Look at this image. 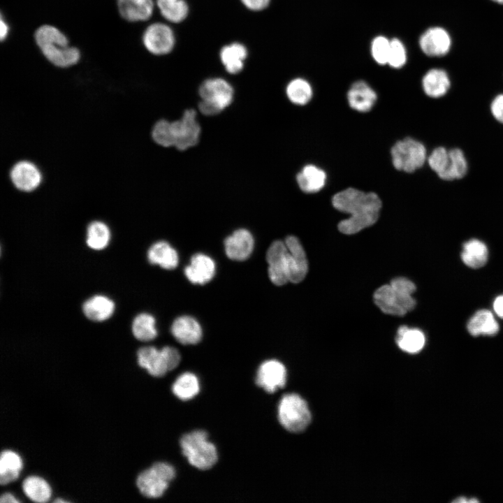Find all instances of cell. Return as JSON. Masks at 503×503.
Masks as SVG:
<instances>
[{"label":"cell","mask_w":503,"mask_h":503,"mask_svg":"<svg viewBox=\"0 0 503 503\" xmlns=\"http://www.w3.org/2000/svg\"><path fill=\"white\" fill-rule=\"evenodd\" d=\"M467 328L468 332L474 337L479 335L493 336L500 329L498 322L493 314L488 309H480L469 319Z\"/></svg>","instance_id":"23"},{"label":"cell","mask_w":503,"mask_h":503,"mask_svg":"<svg viewBox=\"0 0 503 503\" xmlns=\"http://www.w3.org/2000/svg\"><path fill=\"white\" fill-rule=\"evenodd\" d=\"M110 240V231L103 222L94 221L90 223L87 229L86 243L94 250L105 248Z\"/></svg>","instance_id":"34"},{"label":"cell","mask_w":503,"mask_h":503,"mask_svg":"<svg viewBox=\"0 0 503 503\" xmlns=\"http://www.w3.org/2000/svg\"><path fill=\"white\" fill-rule=\"evenodd\" d=\"M268 275L270 281L277 286L289 282V250L285 242L274 241L266 252Z\"/></svg>","instance_id":"10"},{"label":"cell","mask_w":503,"mask_h":503,"mask_svg":"<svg viewBox=\"0 0 503 503\" xmlns=\"http://www.w3.org/2000/svg\"><path fill=\"white\" fill-rule=\"evenodd\" d=\"M152 136L154 140L163 147L175 146V138L171 122L161 119L154 126Z\"/></svg>","instance_id":"40"},{"label":"cell","mask_w":503,"mask_h":503,"mask_svg":"<svg viewBox=\"0 0 503 503\" xmlns=\"http://www.w3.org/2000/svg\"><path fill=\"white\" fill-rule=\"evenodd\" d=\"M286 370L277 360H268L258 369L256 383L268 393H274L286 384Z\"/></svg>","instance_id":"12"},{"label":"cell","mask_w":503,"mask_h":503,"mask_svg":"<svg viewBox=\"0 0 503 503\" xmlns=\"http://www.w3.org/2000/svg\"><path fill=\"white\" fill-rule=\"evenodd\" d=\"M391 48V40L384 36H377L373 38L370 52L371 55L378 64L385 65L388 64V59Z\"/></svg>","instance_id":"41"},{"label":"cell","mask_w":503,"mask_h":503,"mask_svg":"<svg viewBox=\"0 0 503 503\" xmlns=\"http://www.w3.org/2000/svg\"><path fill=\"white\" fill-rule=\"evenodd\" d=\"M487 246L482 241L471 239L464 243L461 252L463 263L471 268L483 267L488 261Z\"/></svg>","instance_id":"27"},{"label":"cell","mask_w":503,"mask_h":503,"mask_svg":"<svg viewBox=\"0 0 503 503\" xmlns=\"http://www.w3.org/2000/svg\"><path fill=\"white\" fill-rule=\"evenodd\" d=\"M289 99L293 103L305 105L312 96L310 84L303 78H295L287 85L286 89Z\"/></svg>","instance_id":"37"},{"label":"cell","mask_w":503,"mask_h":503,"mask_svg":"<svg viewBox=\"0 0 503 503\" xmlns=\"http://www.w3.org/2000/svg\"><path fill=\"white\" fill-rule=\"evenodd\" d=\"M247 55L245 45L238 42L224 45L219 52L220 61L231 74L238 73L242 70Z\"/></svg>","instance_id":"22"},{"label":"cell","mask_w":503,"mask_h":503,"mask_svg":"<svg viewBox=\"0 0 503 503\" xmlns=\"http://www.w3.org/2000/svg\"><path fill=\"white\" fill-rule=\"evenodd\" d=\"M44 57L53 65L66 68L76 64L80 59V50L73 46L53 43L40 48Z\"/></svg>","instance_id":"18"},{"label":"cell","mask_w":503,"mask_h":503,"mask_svg":"<svg viewBox=\"0 0 503 503\" xmlns=\"http://www.w3.org/2000/svg\"><path fill=\"white\" fill-rule=\"evenodd\" d=\"M415 284L409 279L400 277L393 279L389 284L378 288L374 293L376 305L385 314L403 316L411 311L416 300L412 294Z\"/></svg>","instance_id":"2"},{"label":"cell","mask_w":503,"mask_h":503,"mask_svg":"<svg viewBox=\"0 0 503 503\" xmlns=\"http://www.w3.org/2000/svg\"><path fill=\"white\" fill-rule=\"evenodd\" d=\"M449 150L443 147L435 148L428 158V163L431 169L443 179L450 165Z\"/></svg>","instance_id":"39"},{"label":"cell","mask_w":503,"mask_h":503,"mask_svg":"<svg viewBox=\"0 0 503 503\" xmlns=\"http://www.w3.org/2000/svg\"><path fill=\"white\" fill-rule=\"evenodd\" d=\"M0 24H1V31H0V35H1V40L3 41L5 38H6L8 31H9V27L6 21L3 20V15H1V20H0Z\"/></svg>","instance_id":"46"},{"label":"cell","mask_w":503,"mask_h":503,"mask_svg":"<svg viewBox=\"0 0 503 503\" xmlns=\"http://www.w3.org/2000/svg\"><path fill=\"white\" fill-rule=\"evenodd\" d=\"M10 177L13 184L24 191H31L36 189L42 180L38 168L27 161L15 163L12 168Z\"/></svg>","instance_id":"16"},{"label":"cell","mask_w":503,"mask_h":503,"mask_svg":"<svg viewBox=\"0 0 503 503\" xmlns=\"http://www.w3.org/2000/svg\"><path fill=\"white\" fill-rule=\"evenodd\" d=\"M215 268V263L210 256L196 254L191 257L190 264L184 269V273L191 283L205 284L213 278Z\"/></svg>","instance_id":"17"},{"label":"cell","mask_w":503,"mask_h":503,"mask_svg":"<svg viewBox=\"0 0 503 503\" xmlns=\"http://www.w3.org/2000/svg\"><path fill=\"white\" fill-rule=\"evenodd\" d=\"M155 319L147 313L137 315L132 323L131 330L134 337L140 341H151L157 335Z\"/></svg>","instance_id":"35"},{"label":"cell","mask_w":503,"mask_h":503,"mask_svg":"<svg viewBox=\"0 0 503 503\" xmlns=\"http://www.w3.org/2000/svg\"><path fill=\"white\" fill-rule=\"evenodd\" d=\"M34 38L39 48L53 43L69 45L67 36L58 28L50 24L39 27L35 31Z\"/></svg>","instance_id":"36"},{"label":"cell","mask_w":503,"mask_h":503,"mask_svg":"<svg viewBox=\"0 0 503 503\" xmlns=\"http://www.w3.org/2000/svg\"><path fill=\"white\" fill-rule=\"evenodd\" d=\"M0 502L1 503H18L19 501L15 499V497L9 493H5L2 494L0 497Z\"/></svg>","instance_id":"47"},{"label":"cell","mask_w":503,"mask_h":503,"mask_svg":"<svg viewBox=\"0 0 503 503\" xmlns=\"http://www.w3.org/2000/svg\"><path fill=\"white\" fill-rule=\"evenodd\" d=\"M453 502L463 503V502H479V501L476 498H471L467 500L465 497H459L453 501Z\"/></svg>","instance_id":"48"},{"label":"cell","mask_w":503,"mask_h":503,"mask_svg":"<svg viewBox=\"0 0 503 503\" xmlns=\"http://www.w3.org/2000/svg\"><path fill=\"white\" fill-rule=\"evenodd\" d=\"M22 488L24 495L34 502H46L51 496L49 484L40 476H27L24 479Z\"/></svg>","instance_id":"31"},{"label":"cell","mask_w":503,"mask_h":503,"mask_svg":"<svg viewBox=\"0 0 503 503\" xmlns=\"http://www.w3.org/2000/svg\"><path fill=\"white\" fill-rule=\"evenodd\" d=\"M181 356L178 350L170 346L161 349L154 347H144L137 351L138 364L156 377H161L177 367Z\"/></svg>","instance_id":"5"},{"label":"cell","mask_w":503,"mask_h":503,"mask_svg":"<svg viewBox=\"0 0 503 503\" xmlns=\"http://www.w3.org/2000/svg\"><path fill=\"white\" fill-rule=\"evenodd\" d=\"M451 162L443 180L446 181L462 178L467 172V161L463 152L458 148L449 150Z\"/></svg>","instance_id":"38"},{"label":"cell","mask_w":503,"mask_h":503,"mask_svg":"<svg viewBox=\"0 0 503 503\" xmlns=\"http://www.w3.org/2000/svg\"><path fill=\"white\" fill-rule=\"evenodd\" d=\"M332 203L336 210L350 215L338 224L339 231L347 235L355 234L375 224L381 207V201L375 193L354 188L335 194Z\"/></svg>","instance_id":"1"},{"label":"cell","mask_w":503,"mask_h":503,"mask_svg":"<svg viewBox=\"0 0 503 503\" xmlns=\"http://www.w3.org/2000/svg\"><path fill=\"white\" fill-rule=\"evenodd\" d=\"M490 110L494 118L503 124V94L497 96L493 100Z\"/></svg>","instance_id":"43"},{"label":"cell","mask_w":503,"mask_h":503,"mask_svg":"<svg viewBox=\"0 0 503 503\" xmlns=\"http://www.w3.org/2000/svg\"><path fill=\"white\" fill-rule=\"evenodd\" d=\"M326 179L325 172L314 165L305 166L296 177L299 187L306 193L321 190L325 184Z\"/></svg>","instance_id":"29"},{"label":"cell","mask_w":503,"mask_h":503,"mask_svg":"<svg viewBox=\"0 0 503 503\" xmlns=\"http://www.w3.org/2000/svg\"><path fill=\"white\" fill-rule=\"evenodd\" d=\"M493 306L495 314L500 318L503 319V294L496 297Z\"/></svg>","instance_id":"45"},{"label":"cell","mask_w":503,"mask_h":503,"mask_svg":"<svg viewBox=\"0 0 503 503\" xmlns=\"http://www.w3.org/2000/svg\"><path fill=\"white\" fill-rule=\"evenodd\" d=\"M493 1H494L497 3H503V0H493Z\"/></svg>","instance_id":"50"},{"label":"cell","mask_w":503,"mask_h":503,"mask_svg":"<svg viewBox=\"0 0 503 503\" xmlns=\"http://www.w3.org/2000/svg\"><path fill=\"white\" fill-rule=\"evenodd\" d=\"M254 240L252 233L247 229L235 231L224 241L226 256L233 261H245L248 258L254 249Z\"/></svg>","instance_id":"15"},{"label":"cell","mask_w":503,"mask_h":503,"mask_svg":"<svg viewBox=\"0 0 503 503\" xmlns=\"http://www.w3.org/2000/svg\"><path fill=\"white\" fill-rule=\"evenodd\" d=\"M202 101L200 111L205 115H214L228 106L233 99V89L228 82L221 78L205 80L198 89Z\"/></svg>","instance_id":"4"},{"label":"cell","mask_w":503,"mask_h":503,"mask_svg":"<svg viewBox=\"0 0 503 503\" xmlns=\"http://www.w3.org/2000/svg\"><path fill=\"white\" fill-rule=\"evenodd\" d=\"M242 3L249 10L261 11L265 9L270 4V0H240Z\"/></svg>","instance_id":"44"},{"label":"cell","mask_w":503,"mask_h":503,"mask_svg":"<svg viewBox=\"0 0 503 503\" xmlns=\"http://www.w3.org/2000/svg\"><path fill=\"white\" fill-rule=\"evenodd\" d=\"M407 59V50L403 43L397 38L391 39L387 64L392 68H400L406 64Z\"/></svg>","instance_id":"42"},{"label":"cell","mask_w":503,"mask_h":503,"mask_svg":"<svg viewBox=\"0 0 503 503\" xmlns=\"http://www.w3.org/2000/svg\"><path fill=\"white\" fill-rule=\"evenodd\" d=\"M175 476V470L172 465L156 462L138 474L136 486L143 496L158 498L163 495Z\"/></svg>","instance_id":"7"},{"label":"cell","mask_w":503,"mask_h":503,"mask_svg":"<svg viewBox=\"0 0 503 503\" xmlns=\"http://www.w3.org/2000/svg\"><path fill=\"white\" fill-rule=\"evenodd\" d=\"M393 166L399 170L412 173L426 161V150L419 141L407 137L398 141L391 148Z\"/></svg>","instance_id":"8"},{"label":"cell","mask_w":503,"mask_h":503,"mask_svg":"<svg viewBox=\"0 0 503 503\" xmlns=\"http://www.w3.org/2000/svg\"><path fill=\"white\" fill-rule=\"evenodd\" d=\"M171 332L177 341L182 344H196L202 338L199 323L189 316L177 318L172 324Z\"/></svg>","instance_id":"19"},{"label":"cell","mask_w":503,"mask_h":503,"mask_svg":"<svg viewBox=\"0 0 503 503\" xmlns=\"http://www.w3.org/2000/svg\"><path fill=\"white\" fill-rule=\"evenodd\" d=\"M175 138V146L179 150H185L196 145L199 140L201 127L196 120V112L193 109L184 111L180 120L171 122Z\"/></svg>","instance_id":"11"},{"label":"cell","mask_w":503,"mask_h":503,"mask_svg":"<svg viewBox=\"0 0 503 503\" xmlns=\"http://www.w3.org/2000/svg\"><path fill=\"white\" fill-rule=\"evenodd\" d=\"M172 391L181 400L187 401L192 399L200 391L197 377L191 372L182 374L173 384Z\"/></svg>","instance_id":"33"},{"label":"cell","mask_w":503,"mask_h":503,"mask_svg":"<svg viewBox=\"0 0 503 503\" xmlns=\"http://www.w3.org/2000/svg\"><path fill=\"white\" fill-rule=\"evenodd\" d=\"M22 468V461L15 452L5 450L0 455V484L6 485L15 481Z\"/></svg>","instance_id":"30"},{"label":"cell","mask_w":503,"mask_h":503,"mask_svg":"<svg viewBox=\"0 0 503 503\" xmlns=\"http://www.w3.org/2000/svg\"><path fill=\"white\" fill-rule=\"evenodd\" d=\"M350 107L359 112H367L377 100V94L365 81L359 80L352 84L347 92Z\"/></svg>","instance_id":"21"},{"label":"cell","mask_w":503,"mask_h":503,"mask_svg":"<svg viewBox=\"0 0 503 503\" xmlns=\"http://www.w3.org/2000/svg\"><path fill=\"white\" fill-rule=\"evenodd\" d=\"M182 452L189 462L201 470L212 468L218 460L215 446L207 439L203 430H195L184 435L180 442Z\"/></svg>","instance_id":"3"},{"label":"cell","mask_w":503,"mask_h":503,"mask_svg":"<svg viewBox=\"0 0 503 503\" xmlns=\"http://www.w3.org/2000/svg\"><path fill=\"white\" fill-rule=\"evenodd\" d=\"M451 45V37L442 27L429 28L419 38L420 48L429 57H442L446 54Z\"/></svg>","instance_id":"13"},{"label":"cell","mask_w":503,"mask_h":503,"mask_svg":"<svg viewBox=\"0 0 503 503\" xmlns=\"http://www.w3.org/2000/svg\"><path fill=\"white\" fill-rule=\"evenodd\" d=\"M54 503H57V502H66V500H62V499H57V500H54Z\"/></svg>","instance_id":"49"},{"label":"cell","mask_w":503,"mask_h":503,"mask_svg":"<svg viewBox=\"0 0 503 503\" xmlns=\"http://www.w3.org/2000/svg\"><path fill=\"white\" fill-rule=\"evenodd\" d=\"M117 3L121 17L129 22L146 21L154 11L153 0H117Z\"/></svg>","instance_id":"20"},{"label":"cell","mask_w":503,"mask_h":503,"mask_svg":"<svg viewBox=\"0 0 503 503\" xmlns=\"http://www.w3.org/2000/svg\"><path fill=\"white\" fill-rule=\"evenodd\" d=\"M278 419L288 431H304L311 421V414L306 402L296 393L284 395L278 407Z\"/></svg>","instance_id":"6"},{"label":"cell","mask_w":503,"mask_h":503,"mask_svg":"<svg viewBox=\"0 0 503 503\" xmlns=\"http://www.w3.org/2000/svg\"><path fill=\"white\" fill-rule=\"evenodd\" d=\"M85 316L89 320L101 322L109 319L115 310V304L109 298L96 295L87 300L82 306Z\"/></svg>","instance_id":"24"},{"label":"cell","mask_w":503,"mask_h":503,"mask_svg":"<svg viewBox=\"0 0 503 503\" xmlns=\"http://www.w3.org/2000/svg\"><path fill=\"white\" fill-rule=\"evenodd\" d=\"M450 85L447 73L440 68L429 70L422 80L424 92L432 98H439L446 94L449 89Z\"/></svg>","instance_id":"26"},{"label":"cell","mask_w":503,"mask_h":503,"mask_svg":"<svg viewBox=\"0 0 503 503\" xmlns=\"http://www.w3.org/2000/svg\"><path fill=\"white\" fill-rule=\"evenodd\" d=\"M156 6L165 20L180 23L188 16L189 8L185 0H156Z\"/></svg>","instance_id":"32"},{"label":"cell","mask_w":503,"mask_h":503,"mask_svg":"<svg viewBox=\"0 0 503 503\" xmlns=\"http://www.w3.org/2000/svg\"><path fill=\"white\" fill-rule=\"evenodd\" d=\"M396 342L402 351L409 353H416L424 347L425 337L419 329L402 326L398 330Z\"/></svg>","instance_id":"28"},{"label":"cell","mask_w":503,"mask_h":503,"mask_svg":"<svg viewBox=\"0 0 503 503\" xmlns=\"http://www.w3.org/2000/svg\"><path fill=\"white\" fill-rule=\"evenodd\" d=\"M147 259L150 263L159 265L166 270L175 268L179 262L176 250L165 241H159L150 247Z\"/></svg>","instance_id":"25"},{"label":"cell","mask_w":503,"mask_h":503,"mask_svg":"<svg viewBox=\"0 0 503 503\" xmlns=\"http://www.w3.org/2000/svg\"><path fill=\"white\" fill-rule=\"evenodd\" d=\"M284 242L289 250V282L297 284L302 282L307 274V256L296 237L289 235Z\"/></svg>","instance_id":"14"},{"label":"cell","mask_w":503,"mask_h":503,"mask_svg":"<svg viewBox=\"0 0 503 503\" xmlns=\"http://www.w3.org/2000/svg\"><path fill=\"white\" fill-rule=\"evenodd\" d=\"M146 50L154 55L170 53L175 44L174 31L170 26L163 22H154L145 30L142 37Z\"/></svg>","instance_id":"9"}]
</instances>
